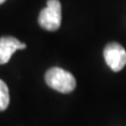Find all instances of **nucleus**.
Here are the masks:
<instances>
[{
    "label": "nucleus",
    "instance_id": "nucleus-3",
    "mask_svg": "<svg viewBox=\"0 0 126 126\" xmlns=\"http://www.w3.org/2000/svg\"><path fill=\"white\" fill-rule=\"evenodd\" d=\"M104 60L113 71H120L126 65V50L117 42L108 43L103 51Z\"/></svg>",
    "mask_w": 126,
    "mask_h": 126
},
{
    "label": "nucleus",
    "instance_id": "nucleus-5",
    "mask_svg": "<svg viewBox=\"0 0 126 126\" xmlns=\"http://www.w3.org/2000/svg\"><path fill=\"white\" fill-rule=\"evenodd\" d=\"M9 104V92L8 86L4 81L0 79V111H5Z\"/></svg>",
    "mask_w": 126,
    "mask_h": 126
},
{
    "label": "nucleus",
    "instance_id": "nucleus-1",
    "mask_svg": "<svg viewBox=\"0 0 126 126\" xmlns=\"http://www.w3.org/2000/svg\"><path fill=\"white\" fill-rule=\"evenodd\" d=\"M46 83L54 90L69 94L71 92L76 86V79L69 71H65L61 68H50L47 70L45 75Z\"/></svg>",
    "mask_w": 126,
    "mask_h": 126
},
{
    "label": "nucleus",
    "instance_id": "nucleus-4",
    "mask_svg": "<svg viewBox=\"0 0 126 126\" xmlns=\"http://www.w3.org/2000/svg\"><path fill=\"white\" fill-rule=\"evenodd\" d=\"M26 45L12 36L0 37V64H6L12 55L19 49H25Z\"/></svg>",
    "mask_w": 126,
    "mask_h": 126
},
{
    "label": "nucleus",
    "instance_id": "nucleus-2",
    "mask_svg": "<svg viewBox=\"0 0 126 126\" xmlns=\"http://www.w3.org/2000/svg\"><path fill=\"white\" fill-rule=\"evenodd\" d=\"M61 4L59 0H48L39 14V25L46 31H57L61 26Z\"/></svg>",
    "mask_w": 126,
    "mask_h": 126
},
{
    "label": "nucleus",
    "instance_id": "nucleus-6",
    "mask_svg": "<svg viewBox=\"0 0 126 126\" xmlns=\"http://www.w3.org/2000/svg\"><path fill=\"white\" fill-rule=\"evenodd\" d=\"M5 1H6V0H0V5H1V4H4Z\"/></svg>",
    "mask_w": 126,
    "mask_h": 126
}]
</instances>
